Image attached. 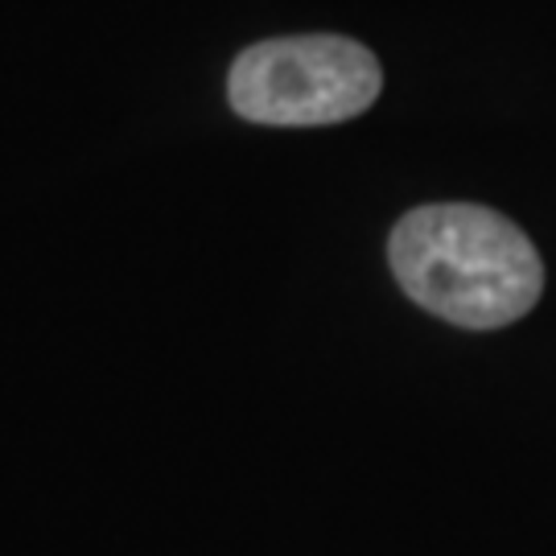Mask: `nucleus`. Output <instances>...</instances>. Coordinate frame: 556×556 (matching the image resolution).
<instances>
[{"instance_id":"2","label":"nucleus","mask_w":556,"mask_h":556,"mask_svg":"<svg viewBox=\"0 0 556 556\" xmlns=\"http://www.w3.org/2000/svg\"><path fill=\"white\" fill-rule=\"evenodd\" d=\"M383 91L379 59L363 41L301 34L248 46L231 66L227 96L243 119L318 128L363 116Z\"/></svg>"},{"instance_id":"1","label":"nucleus","mask_w":556,"mask_h":556,"mask_svg":"<svg viewBox=\"0 0 556 556\" xmlns=\"http://www.w3.org/2000/svg\"><path fill=\"white\" fill-rule=\"evenodd\" d=\"M388 264L420 309L462 330H498L536 309L544 260L507 215L475 202L417 206L392 227Z\"/></svg>"}]
</instances>
